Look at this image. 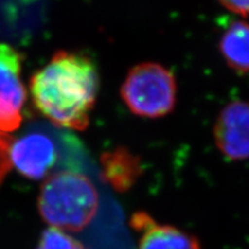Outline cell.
Returning a JSON list of instances; mask_svg holds the SVG:
<instances>
[{
    "instance_id": "obj_11",
    "label": "cell",
    "mask_w": 249,
    "mask_h": 249,
    "mask_svg": "<svg viewBox=\"0 0 249 249\" xmlns=\"http://www.w3.org/2000/svg\"><path fill=\"white\" fill-rule=\"evenodd\" d=\"M222 5L229 11L242 17L249 15V1H223Z\"/></svg>"
},
{
    "instance_id": "obj_4",
    "label": "cell",
    "mask_w": 249,
    "mask_h": 249,
    "mask_svg": "<svg viewBox=\"0 0 249 249\" xmlns=\"http://www.w3.org/2000/svg\"><path fill=\"white\" fill-rule=\"evenodd\" d=\"M22 54L0 43V132H13L22 121L27 89L21 80Z\"/></svg>"
},
{
    "instance_id": "obj_1",
    "label": "cell",
    "mask_w": 249,
    "mask_h": 249,
    "mask_svg": "<svg viewBox=\"0 0 249 249\" xmlns=\"http://www.w3.org/2000/svg\"><path fill=\"white\" fill-rule=\"evenodd\" d=\"M29 89L37 110L51 123L85 130L97 101L98 70L85 54L58 51L31 76Z\"/></svg>"
},
{
    "instance_id": "obj_5",
    "label": "cell",
    "mask_w": 249,
    "mask_h": 249,
    "mask_svg": "<svg viewBox=\"0 0 249 249\" xmlns=\"http://www.w3.org/2000/svg\"><path fill=\"white\" fill-rule=\"evenodd\" d=\"M213 136L218 149L229 160L249 158V103L227 104L217 118Z\"/></svg>"
},
{
    "instance_id": "obj_10",
    "label": "cell",
    "mask_w": 249,
    "mask_h": 249,
    "mask_svg": "<svg viewBox=\"0 0 249 249\" xmlns=\"http://www.w3.org/2000/svg\"><path fill=\"white\" fill-rule=\"evenodd\" d=\"M36 249H86L85 246L61 230L49 227L40 235Z\"/></svg>"
},
{
    "instance_id": "obj_8",
    "label": "cell",
    "mask_w": 249,
    "mask_h": 249,
    "mask_svg": "<svg viewBox=\"0 0 249 249\" xmlns=\"http://www.w3.org/2000/svg\"><path fill=\"white\" fill-rule=\"evenodd\" d=\"M102 178L118 193L128 192L143 174L141 158L119 147L101 156Z\"/></svg>"
},
{
    "instance_id": "obj_6",
    "label": "cell",
    "mask_w": 249,
    "mask_h": 249,
    "mask_svg": "<svg viewBox=\"0 0 249 249\" xmlns=\"http://www.w3.org/2000/svg\"><path fill=\"white\" fill-rule=\"evenodd\" d=\"M9 156L21 176L38 180L45 178L53 169L57 161V147L46 134L31 132L12 144Z\"/></svg>"
},
{
    "instance_id": "obj_2",
    "label": "cell",
    "mask_w": 249,
    "mask_h": 249,
    "mask_svg": "<svg viewBox=\"0 0 249 249\" xmlns=\"http://www.w3.org/2000/svg\"><path fill=\"white\" fill-rule=\"evenodd\" d=\"M98 193L88 177L74 171L52 173L40 186L38 210L50 227L79 232L98 209Z\"/></svg>"
},
{
    "instance_id": "obj_9",
    "label": "cell",
    "mask_w": 249,
    "mask_h": 249,
    "mask_svg": "<svg viewBox=\"0 0 249 249\" xmlns=\"http://www.w3.org/2000/svg\"><path fill=\"white\" fill-rule=\"evenodd\" d=\"M220 53L226 64L238 74L249 73V23L235 21L223 34Z\"/></svg>"
},
{
    "instance_id": "obj_7",
    "label": "cell",
    "mask_w": 249,
    "mask_h": 249,
    "mask_svg": "<svg viewBox=\"0 0 249 249\" xmlns=\"http://www.w3.org/2000/svg\"><path fill=\"white\" fill-rule=\"evenodd\" d=\"M130 226L140 233L139 249H201L194 235L171 225L158 224L147 213H135Z\"/></svg>"
},
{
    "instance_id": "obj_3",
    "label": "cell",
    "mask_w": 249,
    "mask_h": 249,
    "mask_svg": "<svg viewBox=\"0 0 249 249\" xmlns=\"http://www.w3.org/2000/svg\"><path fill=\"white\" fill-rule=\"evenodd\" d=\"M120 95L136 116L151 119L164 117L172 112L176 105V77L163 65L142 62L128 71Z\"/></svg>"
}]
</instances>
